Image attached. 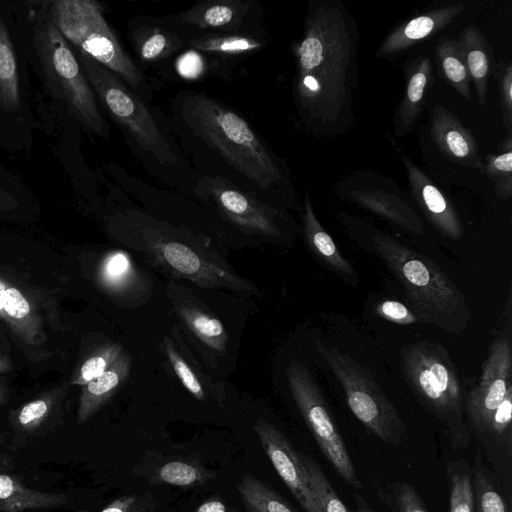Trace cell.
I'll list each match as a JSON object with an SVG mask.
<instances>
[{
  "mask_svg": "<svg viewBox=\"0 0 512 512\" xmlns=\"http://www.w3.org/2000/svg\"><path fill=\"white\" fill-rule=\"evenodd\" d=\"M355 32L343 8L321 3L310 9L304 37L294 48L296 100L304 120L319 130L336 128L350 112Z\"/></svg>",
  "mask_w": 512,
  "mask_h": 512,
  "instance_id": "1",
  "label": "cell"
},
{
  "mask_svg": "<svg viewBox=\"0 0 512 512\" xmlns=\"http://www.w3.org/2000/svg\"><path fill=\"white\" fill-rule=\"evenodd\" d=\"M372 245L401 284L421 322L449 333L467 327L471 314L465 296L434 262L384 233H376Z\"/></svg>",
  "mask_w": 512,
  "mask_h": 512,
  "instance_id": "2",
  "label": "cell"
},
{
  "mask_svg": "<svg viewBox=\"0 0 512 512\" xmlns=\"http://www.w3.org/2000/svg\"><path fill=\"white\" fill-rule=\"evenodd\" d=\"M187 125L243 177L259 188H274L283 180L275 156L237 112L201 94L190 96L183 112Z\"/></svg>",
  "mask_w": 512,
  "mask_h": 512,
  "instance_id": "3",
  "label": "cell"
},
{
  "mask_svg": "<svg viewBox=\"0 0 512 512\" xmlns=\"http://www.w3.org/2000/svg\"><path fill=\"white\" fill-rule=\"evenodd\" d=\"M401 366L418 399L444 425L453 449H466L471 431L464 418L460 379L445 348L414 342L402 349Z\"/></svg>",
  "mask_w": 512,
  "mask_h": 512,
  "instance_id": "4",
  "label": "cell"
},
{
  "mask_svg": "<svg viewBox=\"0 0 512 512\" xmlns=\"http://www.w3.org/2000/svg\"><path fill=\"white\" fill-rule=\"evenodd\" d=\"M95 0H57L50 7L51 20L79 51L84 52L140 91L143 76L121 46Z\"/></svg>",
  "mask_w": 512,
  "mask_h": 512,
  "instance_id": "5",
  "label": "cell"
},
{
  "mask_svg": "<svg viewBox=\"0 0 512 512\" xmlns=\"http://www.w3.org/2000/svg\"><path fill=\"white\" fill-rule=\"evenodd\" d=\"M33 40L42 69L54 93L83 125L107 137V124L97 106L96 96L78 59L51 18L36 19Z\"/></svg>",
  "mask_w": 512,
  "mask_h": 512,
  "instance_id": "6",
  "label": "cell"
},
{
  "mask_svg": "<svg viewBox=\"0 0 512 512\" xmlns=\"http://www.w3.org/2000/svg\"><path fill=\"white\" fill-rule=\"evenodd\" d=\"M79 64L95 96L137 145L160 164L175 165V153L141 98L89 55L78 50Z\"/></svg>",
  "mask_w": 512,
  "mask_h": 512,
  "instance_id": "7",
  "label": "cell"
},
{
  "mask_svg": "<svg viewBox=\"0 0 512 512\" xmlns=\"http://www.w3.org/2000/svg\"><path fill=\"white\" fill-rule=\"evenodd\" d=\"M316 350L341 384L356 418L383 442L400 445L406 426L371 374L347 352L315 341Z\"/></svg>",
  "mask_w": 512,
  "mask_h": 512,
  "instance_id": "8",
  "label": "cell"
},
{
  "mask_svg": "<svg viewBox=\"0 0 512 512\" xmlns=\"http://www.w3.org/2000/svg\"><path fill=\"white\" fill-rule=\"evenodd\" d=\"M166 232L161 226L146 227L142 232L141 251L157 267L173 276L188 279L203 287H222L241 292H254V286L234 274L225 264L214 260L195 244L185 242Z\"/></svg>",
  "mask_w": 512,
  "mask_h": 512,
  "instance_id": "9",
  "label": "cell"
},
{
  "mask_svg": "<svg viewBox=\"0 0 512 512\" xmlns=\"http://www.w3.org/2000/svg\"><path fill=\"white\" fill-rule=\"evenodd\" d=\"M287 380L298 410L322 453L348 485L360 489L362 484L345 443L308 368L293 361L287 369Z\"/></svg>",
  "mask_w": 512,
  "mask_h": 512,
  "instance_id": "10",
  "label": "cell"
},
{
  "mask_svg": "<svg viewBox=\"0 0 512 512\" xmlns=\"http://www.w3.org/2000/svg\"><path fill=\"white\" fill-rule=\"evenodd\" d=\"M510 390H512V348L509 339L501 336L492 342L478 384L466 399L469 423L481 439L494 412Z\"/></svg>",
  "mask_w": 512,
  "mask_h": 512,
  "instance_id": "11",
  "label": "cell"
},
{
  "mask_svg": "<svg viewBox=\"0 0 512 512\" xmlns=\"http://www.w3.org/2000/svg\"><path fill=\"white\" fill-rule=\"evenodd\" d=\"M43 309L32 293L0 272V320L36 362L50 356Z\"/></svg>",
  "mask_w": 512,
  "mask_h": 512,
  "instance_id": "12",
  "label": "cell"
},
{
  "mask_svg": "<svg viewBox=\"0 0 512 512\" xmlns=\"http://www.w3.org/2000/svg\"><path fill=\"white\" fill-rule=\"evenodd\" d=\"M203 185L220 212L237 227L264 237L281 236L273 208L221 177L205 178Z\"/></svg>",
  "mask_w": 512,
  "mask_h": 512,
  "instance_id": "13",
  "label": "cell"
},
{
  "mask_svg": "<svg viewBox=\"0 0 512 512\" xmlns=\"http://www.w3.org/2000/svg\"><path fill=\"white\" fill-rule=\"evenodd\" d=\"M254 431L266 456L306 512H322L308 482L300 454L272 423L259 418Z\"/></svg>",
  "mask_w": 512,
  "mask_h": 512,
  "instance_id": "14",
  "label": "cell"
},
{
  "mask_svg": "<svg viewBox=\"0 0 512 512\" xmlns=\"http://www.w3.org/2000/svg\"><path fill=\"white\" fill-rule=\"evenodd\" d=\"M411 193L437 230L452 240L462 238L464 230L455 209L434 183L410 159L402 156Z\"/></svg>",
  "mask_w": 512,
  "mask_h": 512,
  "instance_id": "15",
  "label": "cell"
},
{
  "mask_svg": "<svg viewBox=\"0 0 512 512\" xmlns=\"http://www.w3.org/2000/svg\"><path fill=\"white\" fill-rule=\"evenodd\" d=\"M431 133L439 149L451 161L469 168H483L473 135L450 111L435 107Z\"/></svg>",
  "mask_w": 512,
  "mask_h": 512,
  "instance_id": "16",
  "label": "cell"
},
{
  "mask_svg": "<svg viewBox=\"0 0 512 512\" xmlns=\"http://www.w3.org/2000/svg\"><path fill=\"white\" fill-rule=\"evenodd\" d=\"M463 9V4H453L430 10L400 24L383 41L378 54L390 56L409 48L447 26Z\"/></svg>",
  "mask_w": 512,
  "mask_h": 512,
  "instance_id": "17",
  "label": "cell"
},
{
  "mask_svg": "<svg viewBox=\"0 0 512 512\" xmlns=\"http://www.w3.org/2000/svg\"><path fill=\"white\" fill-rule=\"evenodd\" d=\"M251 6L243 0H209L180 12L177 19L199 29L233 32L242 26Z\"/></svg>",
  "mask_w": 512,
  "mask_h": 512,
  "instance_id": "18",
  "label": "cell"
},
{
  "mask_svg": "<svg viewBox=\"0 0 512 512\" xmlns=\"http://www.w3.org/2000/svg\"><path fill=\"white\" fill-rule=\"evenodd\" d=\"M303 228L306 242L311 251L329 269L356 284L358 275L353 265L341 254L332 237L325 231L315 216L308 193L303 205Z\"/></svg>",
  "mask_w": 512,
  "mask_h": 512,
  "instance_id": "19",
  "label": "cell"
},
{
  "mask_svg": "<svg viewBox=\"0 0 512 512\" xmlns=\"http://www.w3.org/2000/svg\"><path fill=\"white\" fill-rule=\"evenodd\" d=\"M406 89L395 117V134L410 132L424 104L427 89L432 81L431 63L426 57L416 59L406 71Z\"/></svg>",
  "mask_w": 512,
  "mask_h": 512,
  "instance_id": "20",
  "label": "cell"
},
{
  "mask_svg": "<svg viewBox=\"0 0 512 512\" xmlns=\"http://www.w3.org/2000/svg\"><path fill=\"white\" fill-rule=\"evenodd\" d=\"M130 359L122 352L112 365L100 376L82 387L77 422L88 421L110 399L128 376Z\"/></svg>",
  "mask_w": 512,
  "mask_h": 512,
  "instance_id": "21",
  "label": "cell"
},
{
  "mask_svg": "<svg viewBox=\"0 0 512 512\" xmlns=\"http://www.w3.org/2000/svg\"><path fill=\"white\" fill-rule=\"evenodd\" d=\"M175 311L184 327L204 348L216 354L226 351L228 336L215 315L189 299L175 302Z\"/></svg>",
  "mask_w": 512,
  "mask_h": 512,
  "instance_id": "22",
  "label": "cell"
},
{
  "mask_svg": "<svg viewBox=\"0 0 512 512\" xmlns=\"http://www.w3.org/2000/svg\"><path fill=\"white\" fill-rule=\"evenodd\" d=\"M64 494L42 492L24 485L17 477L0 474V512H22L64 505Z\"/></svg>",
  "mask_w": 512,
  "mask_h": 512,
  "instance_id": "23",
  "label": "cell"
},
{
  "mask_svg": "<svg viewBox=\"0 0 512 512\" xmlns=\"http://www.w3.org/2000/svg\"><path fill=\"white\" fill-rule=\"evenodd\" d=\"M458 41L463 49L467 68L473 80L478 102H486L488 81L491 73L492 49L482 33L474 26L464 29Z\"/></svg>",
  "mask_w": 512,
  "mask_h": 512,
  "instance_id": "24",
  "label": "cell"
},
{
  "mask_svg": "<svg viewBox=\"0 0 512 512\" xmlns=\"http://www.w3.org/2000/svg\"><path fill=\"white\" fill-rule=\"evenodd\" d=\"M436 62L447 82L465 99H471L470 75L458 40L442 38L436 45Z\"/></svg>",
  "mask_w": 512,
  "mask_h": 512,
  "instance_id": "25",
  "label": "cell"
},
{
  "mask_svg": "<svg viewBox=\"0 0 512 512\" xmlns=\"http://www.w3.org/2000/svg\"><path fill=\"white\" fill-rule=\"evenodd\" d=\"M20 106L19 77L14 47L0 15V107L15 112Z\"/></svg>",
  "mask_w": 512,
  "mask_h": 512,
  "instance_id": "26",
  "label": "cell"
},
{
  "mask_svg": "<svg viewBox=\"0 0 512 512\" xmlns=\"http://www.w3.org/2000/svg\"><path fill=\"white\" fill-rule=\"evenodd\" d=\"M215 475L200 463L187 458L171 459L162 463L152 474L154 484H167L182 488L198 487Z\"/></svg>",
  "mask_w": 512,
  "mask_h": 512,
  "instance_id": "27",
  "label": "cell"
},
{
  "mask_svg": "<svg viewBox=\"0 0 512 512\" xmlns=\"http://www.w3.org/2000/svg\"><path fill=\"white\" fill-rule=\"evenodd\" d=\"M131 42L138 57L145 62L164 59L182 45L180 38L175 33L149 25L134 30Z\"/></svg>",
  "mask_w": 512,
  "mask_h": 512,
  "instance_id": "28",
  "label": "cell"
},
{
  "mask_svg": "<svg viewBox=\"0 0 512 512\" xmlns=\"http://www.w3.org/2000/svg\"><path fill=\"white\" fill-rule=\"evenodd\" d=\"M353 198L362 206L387 218L402 228L417 235L424 234V228L419 217L412 209L400 201L370 192L354 193Z\"/></svg>",
  "mask_w": 512,
  "mask_h": 512,
  "instance_id": "29",
  "label": "cell"
},
{
  "mask_svg": "<svg viewBox=\"0 0 512 512\" xmlns=\"http://www.w3.org/2000/svg\"><path fill=\"white\" fill-rule=\"evenodd\" d=\"M237 491L247 512H295L276 491L253 475H243Z\"/></svg>",
  "mask_w": 512,
  "mask_h": 512,
  "instance_id": "30",
  "label": "cell"
},
{
  "mask_svg": "<svg viewBox=\"0 0 512 512\" xmlns=\"http://www.w3.org/2000/svg\"><path fill=\"white\" fill-rule=\"evenodd\" d=\"M449 484L450 512H474L472 472L464 460H451L446 470Z\"/></svg>",
  "mask_w": 512,
  "mask_h": 512,
  "instance_id": "31",
  "label": "cell"
},
{
  "mask_svg": "<svg viewBox=\"0 0 512 512\" xmlns=\"http://www.w3.org/2000/svg\"><path fill=\"white\" fill-rule=\"evenodd\" d=\"M189 45L197 51L224 56L251 53L263 46L257 38L241 34H208L193 39Z\"/></svg>",
  "mask_w": 512,
  "mask_h": 512,
  "instance_id": "32",
  "label": "cell"
},
{
  "mask_svg": "<svg viewBox=\"0 0 512 512\" xmlns=\"http://www.w3.org/2000/svg\"><path fill=\"white\" fill-rule=\"evenodd\" d=\"M472 476L475 512H509L506 502L488 475L479 454L475 457Z\"/></svg>",
  "mask_w": 512,
  "mask_h": 512,
  "instance_id": "33",
  "label": "cell"
},
{
  "mask_svg": "<svg viewBox=\"0 0 512 512\" xmlns=\"http://www.w3.org/2000/svg\"><path fill=\"white\" fill-rule=\"evenodd\" d=\"M311 490L322 512H348L320 466L308 455H300Z\"/></svg>",
  "mask_w": 512,
  "mask_h": 512,
  "instance_id": "34",
  "label": "cell"
},
{
  "mask_svg": "<svg viewBox=\"0 0 512 512\" xmlns=\"http://www.w3.org/2000/svg\"><path fill=\"white\" fill-rule=\"evenodd\" d=\"M57 401L56 396L46 394L33 399L21 406L14 415V426L23 433L38 431L53 414Z\"/></svg>",
  "mask_w": 512,
  "mask_h": 512,
  "instance_id": "35",
  "label": "cell"
},
{
  "mask_svg": "<svg viewBox=\"0 0 512 512\" xmlns=\"http://www.w3.org/2000/svg\"><path fill=\"white\" fill-rule=\"evenodd\" d=\"M500 154L490 155L483 168L494 184L498 197L507 200L512 196V141L509 136Z\"/></svg>",
  "mask_w": 512,
  "mask_h": 512,
  "instance_id": "36",
  "label": "cell"
},
{
  "mask_svg": "<svg viewBox=\"0 0 512 512\" xmlns=\"http://www.w3.org/2000/svg\"><path fill=\"white\" fill-rule=\"evenodd\" d=\"M512 390L494 412L489 426L482 439L496 444L497 449L506 453L510 459L512 455Z\"/></svg>",
  "mask_w": 512,
  "mask_h": 512,
  "instance_id": "37",
  "label": "cell"
},
{
  "mask_svg": "<svg viewBox=\"0 0 512 512\" xmlns=\"http://www.w3.org/2000/svg\"><path fill=\"white\" fill-rule=\"evenodd\" d=\"M122 352V348L117 344L103 345L82 363L71 383L83 387L103 374Z\"/></svg>",
  "mask_w": 512,
  "mask_h": 512,
  "instance_id": "38",
  "label": "cell"
},
{
  "mask_svg": "<svg viewBox=\"0 0 512 512\" xmlns=\"http://www.w3.org/2000/svg\"><path fill=\"white\" fill-rule=\"evenodd\" d=\"M129 256L121 251L107 255L101 266V279L113 289L130 287L135 272Z\"/></svg>",
  "mask_w": 512,
  "mask_h": 512,
  "instance_id": "39",
  "label": "cell"
},
{
  "mask_svg": "<svg viewBox=\"0 0 512 512\" xmlns=\"http://www.w3.org/2000/svg\"><path fill=\"white\" fill-rule=\"evenodd\" d=\"M163 343L167 358L180 382L196 399L200 401L205 400V389L203 388L196 372L191 368L181 354H179L171 339L165 337Z\"/></svg>",
  "mask_w": 512,
  "mask_h": 512,
  "instance_id": "40",
  "label": "cell"
},
{
  "mask_svg": "<svg viewBox=\"0 0 512 512\" xmlns=\"http://www.w3.org/2000/svg\"><path fill=\"white\" fill-rule=\"evenodd\" d=\"M391 499L395 512H428L417 490L407 482L392 485Z\"/></svg>",
  "mask_w": 512,
  "mask_h": 512,
  "instance_id": "41",
  "label": "cell"
},
{
  "mask_svg": "<svg viewBox=\"0 0 512 512\" xmlns=\"http://www.w3.org/2000/svg\"><path fill=\"white\" fill-rule=\"evenodd\" d=\"M497 79L500 93V104L503 122L507 130L512 127V67L511 64H500L497 68Z\"/></svg>",
  "mask_w": 512,
  "mask_h": 512,
  "instance_id": "42",
  "label": "cell"
},
{
  "mask_svg": "<svg viewBox=\"0 0 512 512\" xmlns=\"http://www.w3.org/2000/svg\"><path fill=\"white\" fill-rule=\"evenodd\" d=\"M376 312L380 317L399 325L421 322L413 310L397 300L381 301L376 306Z\"/></svg>",
  "mask_w": 512,
  "mask_h": 512,
  "instance_id": "43",
  "label": "cell"
},
{
  "mask_svg": "<svg viewBox=\"0 0 512 512\" xmlns=\"http://www.w3.org/2000/svg\"><path fill=\"white\" fill-rule=\"evenodd\" d=\"M101 512H150L141 495H125L113 500Z\"/></svg>",
  "mask_w": 512,
  "mask_h": 512,
  "instance_id": "44",
  "label": "cell"
},
{
  "mask_svg": "<svg viewBox=\"0 0 512 512\" xmlns=\"http://www.w3.org/2000/svg\"><path fill=\"white\" fill-rule=\"evenodd\" d=\"M178 70L186 78H195L202 71V60L194 53L183 55L178 61Z\"/></svg>",
  "mask_w": 512,
  "mask_h": 512,
  "instance_id": "45",
  "label": "cell"
},
{
  "mask_svg": "<svg viewBox=\"0 0 512 512\" xmlns=\"http://www.w3.org/2000/svg\"><path fill=\"white\" fill-rule=\"evenodd\" d=\"M195 512H227L223 500L219 497H211L205 500Z\"/></svg>",
  "mask_w": 512,
  "mask_h": 512,
  "instance_id": "46",
  "label": "cell"
},
{
  "mask_svg": "<svg viewBox=\"0 0 512 512\" xmlns=\"http://www.w3.org/2000/svg\"><path fill=\"white\" fill-rule=\"evenodd\" d=\"M11 367L9 359L4 356L0 355V374L6 372Z\"/></svg>",
  "mask_w": 512,
  "mask_h": 512,
  "instance_id": "47",
  "label": "cell"
},
{
  "mask_svg": "<svg viewBox=\"0 0 512 512\" xmlns=\"http://www.w3.org/2000/svg\"><path fill=\"white\" fill-rule=\"evenodd\" d=\"M6 397V391L2 384H0V405L4 402Z\"/></svg>",
  "mask_w": 512,
  "mask_h": 512,
  "instance_id": "48",
  "label": "cell"
},
{
  "mask_svg": "<svg viewBox=\"0 0 512 512\" xmlns=\"http://www.w3.org/2000/svg\"><path fill=\"white\" fill-rule=\"evenodd\" d=\"M1 468H2V463H1V461H0V469H1Z\"/></svg>",
  "mask_w": 512,
  "mask_h": 512,
  "instance_id": "49",
  "label": "cell"
}]
</instances>
